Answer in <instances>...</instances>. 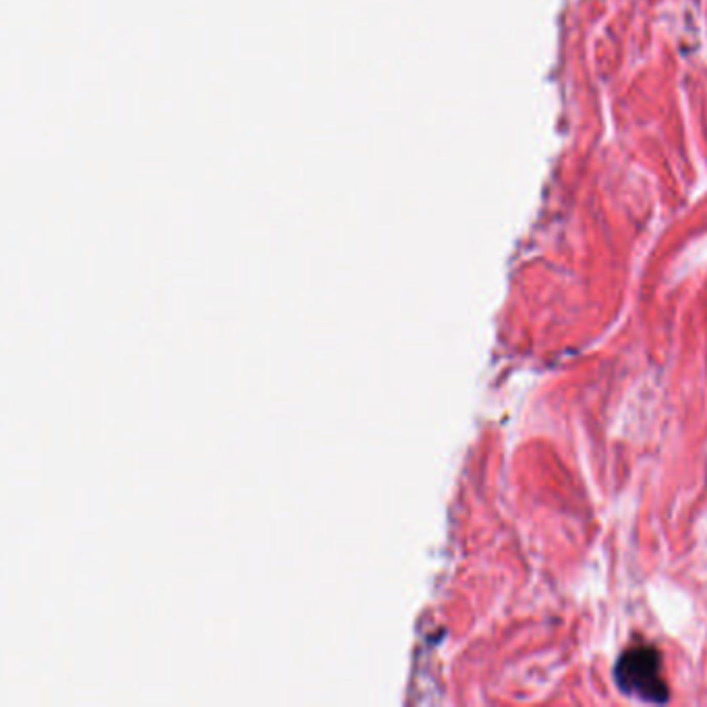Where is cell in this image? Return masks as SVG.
<instances>
[{
    "label": "cell",
    "instance_id": "cell-1",
    "mask_svg": "<svg viewBox=\"0 0 707 707\" xmlns=\"http://www.w3.org/2000/svg\"><path fill=\"white\" fill-rule=\"evenodd\" d=\"M614 674L622 693L649 703L668 701V686L661 679V659L654 647L637 645L627 649L618 659Z\"/></svg>",
    "mask_w": 707,
    "mask_h": 707
}]
</instances>
